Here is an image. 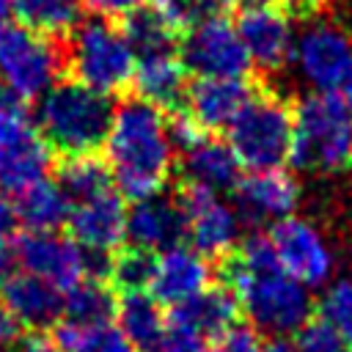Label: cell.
I'll list each match as a JSON object with an SVG mask.
<instances>
[{
	"instance_id": "obj_1",
	"label": "cell",
	"mask_w": 352,
	"mask_h": 352,
	"mask_svg": "<svg viewBox=\"0 0 352 352\" xmlns=\"http://www.w3.org/2000/svg\"><path fill=\"white\" fill-rule=\"evenodd\" d=\"M104 157L113 184L124 198L143 201L160 195L173 162V143L162 110L140 96L121 99L104 140Z\"/></svg>"
},
{
	"instance_id": "obj_2",
	"label": "cell",
	"mask_w": 352,
	"mask_h": 352,
	"mask_svg": "<svg viewBox=\"0 0 352 352\" xmlns=\"http://www.w3.org/2000/svg\"><path fill=\"white\" fill-rule=\"evenodd\" d=\"M220 275L228 289H234L242 311L256 330L275 338L297 333L314 316V300L308 286L292 278L283 267L250 270L234 253L220 261Z\"/></svg>"
},
{
	"instance_id": "obj_3",
	"label": "cell",
	"mask_w": 352,
	"mask_h": 352,
	"mask_svg": "<svg viewBox=\"0 0 352 352\" xmlns=\"http://www.w3.org/2000/svg\"><path fill=\"white\" fill-rule=\"evenodd\" d=\"M116 116L113 96L99 94L80 80H58L36 107V126L63 157L96 154L104 146Z\"/></svg>"
},
{
	"instance_id": "obj_4",
	"label": "cell",
	"mask_w": 352,
	"mask_h": 352,
	"mask_svg": "<svg viewBox=\"0 0 352 352\" xmlns=\"http://www.w3.org/2000/svg\"><path fill=\"white\" fill-rule=\"evenodd\" d=\"M352 157V107L336 91H316L294 104L289 162L297 170L330 173Z\"/></svg>"
},
{
	"instance_id": "obj_5",
	"label": "cell",
	"mask_w": 352,
	"mask_h": 352,
	"mask_svg": "<svg viewBox=\"0 0 352 352\" xmlns=\"http://www.w3.org/2000/svg\"><path fill=\"white\" fill-rule=\"evenodd\" d=\"M66 74L82 85L116 96L132 88L135 52L124 33L107 19H82L66 38Z\"/></svg>"
},
{
	"instance_id": "obj_6",
	"label": "cell",
	"mask_w": 352,
	"mask_h": 352,
	"mask_svg": "<svg viewBox=\"0 0 352 352\" xmlns=\"http://www.w3.org/2000/svg\"><path fill=\"white\" fill-rule=\"evenodd\" d=\"M294 140V107L264 88L228 126V146L248 170H272L289 162Z\"/></svg>"
},
{
	"instance_id": "obj_7",
	"label": "cell",
	"mask_w": 352,
	"mask_h": 352,
	"mask_svg": "<svg viewBox=\"0 0 352 352\" xmlns=\"http://www.w3.org/2000/svg\"><path fill=\"white\" fill-rule=\"evenodd\" d=\"M66 74L63 38H50L25 25H0V80L22 102L41 99Z\"/></svg>"
},
{
	"instance_id": "obj_8",
	"label": "cell",
	"mask_w": 352,
	"mask_h": 352,
	"mask_svg": "<svg viewBox=\"0 0 352 352\" xmlns=\"http://www.w3.org/2000/svg\"><path fill=\"white\" fill-rule=\"evenodd\" d=\"M179 58L195 77H248L253 69L239 30L226 16L190 25L179 41Z\"/></svg>"
},
{
	"instance_id": "obj_9",
	"label": "cell",
	"mask_w": 352,
	"mask_h": 352,
	"mask_svg": "<svg viewBox=\"0 0 352 352\" xmlns=\"http://www.w3.org/2000/svg\"><path fill=\"white\" fill-rule=\"evenodd\" d=\"M173 198L179 201V206L184 212L187 236L201 256L223 261L228 253L236 250L242 220H239L236 209H231L226 201H220V195L214 190L184 179V184H179Z\"/></svg>"
},
{
	"instance_id": "obj_10",
	"label": "cell",
	"mask_w": 352,
	"mask_h": 352,
	"mask_svg": "<svg viewBox=\"0 0 352 352\" xmlns=\"http://www.w3.org/2000/svg\"><path fill=\"white\" fill-rule=\"evenodd\" d=\"M16 261L25 272L58 286L63 294L88 280V250L58 231H22L14 239Z\"/></svg>"
},
{
	"instance_id": "obj_11",
	"label": "cell",
	"mask_w": 352,
	"mask_h": 352,
	"mask_svg": "<svg viewBox=\"0 0 352 352\" xmlns=\"http://www.w3.org/2000/svg\"><path fill=\"white\" fill-rule=\"evenodd\" d=\"M294 60L308 85L338 91L352 72V38L333 25H314L300 36Z\"/></svg>"
},
{
	"instance_id": "obj_12",
	"label": "cell",
	"mask_w": 352,
	"mask_h": 352,
	"mask_svg": "<svg viewBox=\"0 0 352 352\" xmlns=\"http://www.w3.org/2000/svg\"><path fill=\"white\" fill-rule=\"evenodd\" d=\"M270 239L275 245L280 267L297 278L305 286H322L333 272V253L322 234L300 220V217H283L272 226Z\"/></svg>"
},
{
	"instance_id": "obj_13",
	"label": "cell",
	"mask_w": 352,
	"mask_h": 352,
	"mask_svg": "<svg viewBox=\"0 0 352 352\" xmlns=\"http://www.w3.org/2000/svg\"><path fill=\"white\" fill-rule=\"evenodd\" d=\"M258 88L261 85L248 77H195L187 85L184 110L206 132L228 129Z\"/></svg>"
},
{
	"instance_id": "obj_14",
	"label": "cell",
	"mask_w": 352,
	"mask_h": 352,
	"mask_svg": "<svg viewBox=\"0 0 352 352\" xmlns=\"http://www.w3.org/2000/svg\"><path fill=\"white\" fill-rule=\"evenodd\" d=\"M300 187L297 182L280 170H248L234 187V201H236V214L242 223L261 226V223H278L289 217L297 206Z\"/></svg>"
},
{
	"instance_id": "obj_15",
	"label": "cell",
	"mask_w": 352,
	"mask_h": 352,
	"mask_svg": "<svg viewBox=\"0 0 352 352\" xmlns=\"http://www.w3.org/2000/svg\"><path fill=\"white\" fill-rule=\"evenodd\" d=\"M52 146L30 121L0 140V190L19 195L30 184L50 176Z\"/></svg>"
},
{
	"instance_id": "obj_16",
	"label": "cell",
	"mask_w": 352,
	"mask_h": 352,
	"mask_svg": "<svg viewBox=\"0 0 352 352\" xmlns=\"http://www.w3.org/2000/svg\"><path fill=\"white\" fill-rule=\"evenodd\" d=\"M69 236L85 250L116 253L126 239V209L121 192H104L91 201L74 204L69 214Z\"/></svg>"
},
{
	"instance_id": "obj_17",
	"label": "cell",
	"mask_w": 352,
	"mask_h": 352,
	"mask_svg": "<svg viewBox=\"0 0 352 352\" xmlns=\"http://www.w3.org/2000/svg\"><path fill=\"white\" fill-rule=\"evenodd\" d=\"M209 280H212V267L206 256H201L195 248L176 245L157 256V270L148 292L157 302L176 308L192 300L195 294H201L204 289H209Z\"/></svg>"
},
{
	"instance_id": "obj_18",
	"label": "cell",
	"mask_w": 352,
	"mask_h": 352,
	"mask_svg": "<svg viewBox=\"0 0 352 352\" xmlns=\"http://www.w3.org/2000/svg\"><path fill=\"white\" fill-rule=\"evenodd\" d=\"M126 236L132 239V245L151 253L182 245V236H187V220L179 201L160 195L135 201V206L126 212Z\"/></svg>"
},
{
	"instance_id": "obj_19",
	"label": "cell",
	"mask_w": 352,
	"mask_h": 352,
	"mask_svg": "<svg viewBox=\"0 0 352 352\" xmlns=\"http://www.w3.org/2000/svg\"><path fill=\"white\" fill-rule=\"evenodd\" d=\"M0 300L14 311L19 324L30 330H50L63 319V292L25 270L6 280Z\"/></svg>"
},
{
	"instance_id": "obj_20",
	"label": "cell",
	"mask_w": 352,
	"mask_h": 352,
	"mask_svg": "<svg viewBox=\"0 0 352 352\" xmlns=\"http://www.w3.org/2000/svg\"><path fill=\"white\" fill-rule=\"evenodd\" d=\"M236 30L261 72H278L292 55V16L283 8L239 14Z\"/></svg>"
},
{
	"instance_id": "obj_21",
	"label": "cell",
	"mask_w": 352,
	"mask_h": 352,
	"mask_svg": "<svg viewBox=\"0 0 352 352\" xmlns=\"http://www.w3.org/2000/svg\"><path fill=\"white\" fill-rule=\"evenodd\" d=\"M187 69L176 52H160V55H143L135 63L132 88L135 96L143 102L160 107V110H182V102L187 96Z\"/></svg>"
},
{
	"instance_id": "obj_22",
	"label": "cell",
	"mask_w": 352,
	"mask_h": 352,
	"mask_svg": "<svg viewBox=\"0 0 352 352\" xmlns=\"http://www.w3.org/2000/svg\"><path fill=\"white\" fill-rule=\"evenodd\" d=\"M239 300L234 294V289H228L226 283L220 286H209L201 294H195L192 300L170 308L173 316H179L182 322H187L195 333H201L209 344H214L217 338H223L231 327H236L239 319Z\"/></svg>"
},
{
	"instance_id": "obj_23",
	"label": "cell",
	"mask_w": 352,
	"mask_h": 352,
	"mask_svg": "<svg viewBox=\"0 0 352 352\" xmlns=\"http://www.w3.org/2000/svg\"><path fill=\"white\" fill-rule=\"evenodd\" d=\"M118 30L124 33V38L129 41L135 58L143 55H160V52H173L184 36V30L154 3L146 0L140 8L129 11L126 16H121Z\"/></svg>"
},
{
	"instance_id": "obj_24",
	"label": "cell",
	"mask_w": 352,
	"mask_h": 352,
	"mask_svg": "<svg viewBox=\"0 0 352 352\" xmlns=\"http://www.w3.org/2000/svg\"><path fill=\"white\" fill-rule=\"evenodd\" d=\"M239 160L234 154V148L228 146V140H214V138H204L198 146H192L190 151H184V176L187 182H198L214 192L220 190H234L239 176Z\"/></svg>"
},
{
	"instance_id": "obj_25",
	"label": "cell",
	"mask_w": 352,
	"mask_h": 352,
	"mask_svg": "<svg viewBox=\"0 0 352 352\" xmlns=\"http://www.w3.org/2000/svg\"><path fill=\"white\" fill-rule=\"evenodd\" d=\"M14 206H16V220L19 226H25V231H58L60 226L69 223L74 204L66 198L60 184L47 176L30 184L28 190H22L14 198Z\"/></svg>"
},
{
	"instance_id": "obj_26",
	"label": "cell",
	"mask_w": 352,
	"mask_h": 352,
	"mask_svg": "<svg viewBox=\"0 0 352 352\" xmlns=\"http://www.w3.org/2000/svg\"><path fill=\"white\" fill-rule=\"evenodd\" d=\"M116 319L138 352H154L168 322V316L162 314V302H157L151 292H118Z\"/></svg>"
},
{
	"instance_id": "obj_27",
	"label": "cell",
	"mask_w": 352,
	"mask_h": 352,
	"mask_svg": "<svg viewBox=\"0 0 352 352\" xmlns=\"http://www.w3.org/2000/svg\"><path fill=\"white\" fill-rule=\"evenodd\" d=\"M118 314V292L107 280H82L63 294V319L74 324H113Z\"/></svg>"
},
{
	"instance_id": "obj_28",
	"label": "cell",
	"mask_w": 352,
	"mask_h": 352,
	"mask_svg": "<svg viewBox=\"0 0 352 352\" xmlns=\"http://www.w3.org/2000/svg\"><path fill=\"white\" fill-rule=\"evenodd\" d=\"M55 182L60 184V190L66 192V198L72 204H82V201L110 192L113 170H110L107 160H102L96 154H77V157H63V162L58 165Z\"/></svg>"
},
{
	"instance_id": "obj_29",
	"label": "cell",
	"mask_w": 352,
	"mask_h": 352,
	"mask_svg": "<svg viewBox=\"0 0 352 352\" xmlns=\"http://www.w3.org/2000/svg\"><path fill=\"white\" fill-rule=\"evenodd\" d=\"M19 25L50 38H66L82 22V0H14Z\"/></svg>"
},
{
	"instance_id": "obj_30",
	"label": "cell",
	"mask_w": 352,
	"mask_h": 352,
	"mask_svg": "<svg viewBox=\"0 0 352 352\" xmlns=\"http://www.w3.org/2000/svg\"><path fill=\"white\" fill-rule=\"evenodd\" d=\"M52 341L58 352H138L118 324H74L60 319L52 327Z\"/></svg>"
},
{
	"instance_id": "obj_31",
	"label": "cell",
	"mask_w": 352,
	"mask_h": 352,
	"mask_svg": "<svg viewBox=\"0 0 352 352\" xmlns=\"http://www.w3.org/2000/svg\"><path fill=\"white\" fill-rule=\"evenodd\" d=\"M157 256L146 248H118L110 261V286L116 292H146L154 280Z\"/></svg>"
},
{
	"instance_id": "obj_32",
	"label": "cell",
	"mask_w": 352,
	"mask_h": 352,
	"mask_svg": "<svg viewBox=\"0 0 352 352\" xmlns=\"http://www.w3.org/2000/svg\"><path fill=\"white\" fill-rule=\"evenodd\" d=\"M294 349L297 352H352L344 336L336 330L330 319L311 316L297 333H294Z\"/></svg>"
},
{
	"instance_id": "obj_33",
	"label": "cell",
	"mask_w": 352,
	"mask_h": 352,
	"mask_svg": "<svg viewBox=\"0 0 352 352\" xmlns=\"http://www.w3.org/2000/svg\"><path fill=\"white\" fill-rule=\"evenodd\" d=\"M322 316L336 324L352 349V280H338L327 289L322 300Z\"/></svg>"
},
{
	"instance_id": "obj_34",
	"label": "cell",
	"mask_w": 352,
	"mask_h": 352,
	"mask_svg": "<svg viewBox=\"0 0 352 352\" xmlns=\"http://www.w3.org/2000/svg\"><path fill=\"white\" fill-rule=\"evenodd\" d=\"M209 341L195 333L187 322H182L179 316H168L165 322V333L160 338V344L154 346V352H209Z\"/></svg>"
},
{
	"instance_id": "obj_35",
	"label": "cell",
	"mask_w": 352,
	"mask_h": 352,
	"mask_svg": "<svg viewBox=\"0 0 352 352\" xmlns=\"http://www.w3.org/2000/svg\"><path fill=\"white\" fill-rule=\"evenodd\" d=\"M28 102H22L11 88H6L0 82V140L6 135H11L14 129H19L22 124H28Z\"/></svg>"
},
{
	"instance_id": "obj_36",
	"label": "cell",
	"mask_w": 352,
	"mask_h": 352,
	"mask_svg": "<svg viewBox=\"0 0 352 352\" xmlns=\"http://www.w3.org/2000/svg\"><path fill=\"white\" fill-rule=\"evenodd\" d=\"M212 352H264V344L258 338V330L250 324H236L231 327L223 338L214 341Z\"/></svg>"
},
{
	"instance_id": "obj_37",
	"label": "cell",
	"mask_w": 352,
	"mask_h": 352,
	"mask_svg": "<svg viewBox=\"0 0 352 352\" xmlns=\"http://www.w3.org/2000/svg\"><path fill=\"white\" fill-rule=\"evenodd\" d=\"M190 16V25L204 22V19H214V16H226L231 11V0H182Z\"/></svg>"
},
{
	"instance_id": "obj_38",
	"label": "cell",
	"mask_w": 352,
	"mask_h": 352,
	"mask_svg": "<svg viewBox=\"0 0 352 352\" xmlns=\"http://www.w3.org/2000/svg\"><path fill=\"white\" fill-rule=\"evenodd\" d=\"M99 16H126L129 11L140 8L146 0H85Z\"/></svg>"
},
{
	"instance_id": "obj_39",
	"label": "cell",
	"mask_w": 352,
	"mask_h": 352,
	"mask_svg": "<svg viewBox=\"0 0 352 352\" xmlns=\"http://www.w3.org/2000/svg\"><path fill=\"white\" fill-rule=\"evenodd\" d=\"M22 336V324L19 319L14 316V311L0 300V346H11L16 344Z\"/></svg>"
},
{
	"instance_id": "obj_40",
	"label": "cell",
	"mask_w": 352,
	"mask_h": 352,
	"mask_svg": "<svg viewBox=\"0 0 352 352\" xmlns=\"http://www.w3.org/2000/svg\"><path fill=\"white\" fill-rule=\"evenodd\" d=\"M19 261H16V248H14V242L6 236V234H0V289L6 286V280L14 275V267H16Z\"/></svg>"
},
{
	"instance_id": "obj_41",
	"label": "cell",
	"mask_w": 352,
	"mask_h": 352,
	"mask_svg": "<svg viewBox=\"0 0 352 352\" xmlns=\"http://www.w3.org/2000/svg\"><path fill=\"white\" fill-rule=\"evenodd\" d=\"M16 226H19V220H16V206H14V201L8 198V192L0 190V234L8 236Z\"/></svg>"
},
{
	"instance_id": "obj_42",
	"label": "cell",
	"mask_w": 352,
	"mask_h": 352,
	"mask_svg": "<svg viewBox=\"0 0 352 352\" xmlns=\"http://www.w3.org/2000/svg\"><path fill=\"white\" fill-rule=\"evenodd\" d=\"M286 0H231V11L248 14V11H264V8H283Z\"/></svg>"
},
{
	"instance_id": "obj_43",
	"label": "cell",
	"mask_w": 352,
	"mask_h": 352,
	"mask_svg": "<svg viewBox=\"0 0 352 352\" xmlns=\"http://www.w3.org/2000/svg\"><path fill=\"white\" fill-rule=\"evenodd\" d=\"M264 352H297V349H294V344H289L283 338H272L264 344Z\"/></svg>"
},
{
	"instance_id": "obj_44",
	"label": "cell",
	"mask_w": 352,
	"mask_h": 352,
	"mask_svg": "<svg viewBox=\"0 0 352 352\" xmlns=\"http://www.w3.org/2000/svg\"><path fill=\"white\" fill-rule=\"evenodd\" d=\"M0 352H30V346L25 344V338H19V341L11 344V346H0Z\"/></svg>"
},
{
	"instance_id": "obj_45",
	"label": "cell",
	"mask_w": 352,
	"mask_h": 352,
	"mask_svg": "<svg viewBox=\"0 0 352 352\" xmlns=\"http://www.w3.org/2000/svg\"><path fill=\"white\" fill-rule=\"evenodd\" d=\"M11 8H14V0H0V25H3L6 16L11 14Z\"/></svg>"
},
{
	"instance_id": "obj_46",
	"label": "cell",
	"mask_w": 352,
	"mask_h": 352,
	"mask_svg": "<svg viewBox=\"0 0 352 352\" xmlns=\"http://www.w3.org/2000/svg\"><path fill=\"white\" fill-rule=\"evenodd\" d=\"M344 99H346L349 107H352V72H349V77H346V82H344Z\"/></svg>"
},
{
	"instance_id": "obj_47",
	"label": "cell",
	"mask_w": 352,
	"mask_h": 352,
	"mask_svg": "<svg viewBox=\"0 0 352 352\" xmlns=\"http://www.w3.org/2000/svg\"><path fill=\"white\" fill-rule=\"evenodd\" d=\"M349 165H352V157H349Z\"/></svg>"
}]
</instances>
